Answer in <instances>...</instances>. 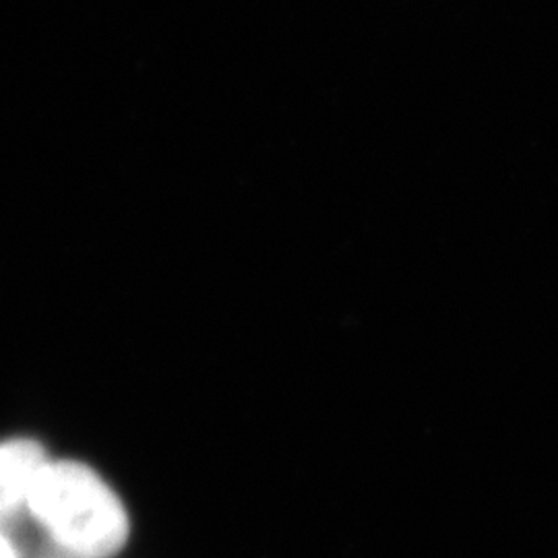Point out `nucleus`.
<instances>
[{
    "mask_svg": "<svg viewBox=\"0 0 558 558\" xmlns=\"http://www.w3.org/2000/svg\"><path fill=\"white\" fill-rule=\"evenodd\" d=\"M27 511L69 558L114 557L131 534L119 495L80 461L48 459L32 484Z\"/></svg>",
    "mask_w": 558,
    "mask_h": 558,
    "instance_id": "nucleus-1",
    "label": "nucleus"
},
{
    "mask_svg": "<svg viewBox=\"0 0 558 558\" xmlns=\"http://www.w3.org/2000/svg\"><path fill=\"white\" fill-rule=\"evenodd\" d=\"M48 461L36 440L11 439L0 442V525L27 509L32 484Z\"/></svg>",
    "mask_w": 558,
    "mask_h": 558,
    "instance_id": "nucleus-2",
    "label": "nucleus"
},
{
    "mask_svg": "<svg viewBox=\"0 0 558 558\" xmlns=\"http://www.w3.org/2000/svg\"><path fill=\"white\" fill-rule=\"evenodd\" d=\"M0 558H20L17 548L13 546V542L7 538L2 532H0Z\"/></svg>",
    "mask_w": 558,
    "mask_h": 558,
    "instance_id": "nucleus-3",
    "label": "nucleus"
}]
</instances>
